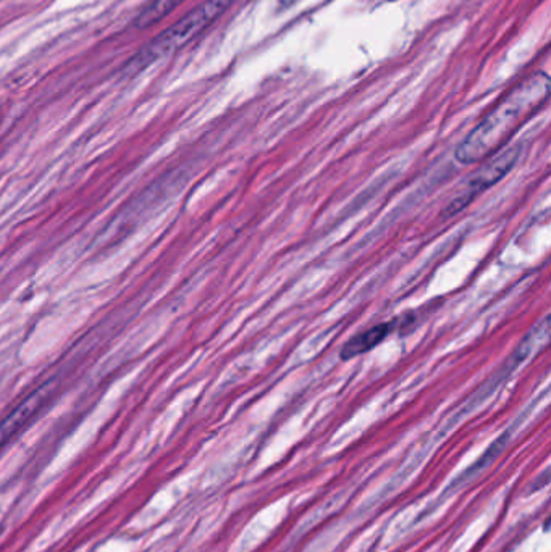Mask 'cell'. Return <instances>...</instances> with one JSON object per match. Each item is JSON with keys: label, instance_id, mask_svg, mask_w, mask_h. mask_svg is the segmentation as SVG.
Wrapping results in <instances>:
<instances>
[{"label": "cell", "instance_id": "obj_1", "mask_svg": "<svg viewBox=\"0 0 551 552\" xmlns=\"http://www.w3.org/2000/svg\"><path fill=\"white\" fill-rule=\"evenodd\" d=\"M548 94L550 78L545 73H535L524 79L457 145L456 161L473 165L500 152L517 129L542 109Z\"/></svg>", "mask_w": 551, "mask_h": 552}, {"label": "cell", "instance_id": "obj_4", "mask_svg": "<svg viewBox=\"0 0 551 552\" xmlns=\"http://www.w3.org/2000/svg\"><path fill=\"white\" fill-rule=\"evenodd\" d=\"M47 400H49V391L45 388L37 390L0 424V452L5 449V446L13 441V438L21 433L26 426L35 420V416L41 412V408L47 404Z\"/></svg>", "mask_w": 551, "mask_h": 552}, {"label": "cell", "instance_id": "obj_6", "mask_svg": "<svg viewBox=\"0 0 551 552\" xmlns=\"http://www.w3.org/2000/svg\"><path fill=\"white\" fill-rule=\"evenodd\" d=\"M185 0H151L144 9L141 10L136 18V28L146 29L154 26L155 23L162 21L165 17H169L173 10L180 7Z\"/></svg>", "mask_w": 551, "mask_h": 552}, {"label": "cell", "instance_id": "obj_7", "mask_svg": "<svg viewBox=\"0 0 551 552\" xmlns=\"http://www.w3.org/2000/svg\"><path fill=\"white\" fill-rule=\"evenodd\" d=\"M505 442H506V436H503V438L498 440V441L493 442L490 449L487 450V452L483 454L482 459L479 460V462L475 464L474 467L469 470V474H475V472L482 470L485 465H489V464H490L491 460H495V457L500 454L501 449L505 448Z\"/></svg>", "mask_w": 551, "mask_h": 552}, {"label": "cell", "instance_id": "obj_5", "mask_svg": "<svg viewBox=\"0 0 551 552\" xmlns=\"http://www.w3.org/2000/svg\"><path fill=\"white\" fill-rule=\"evenodd\" d=\"M395 330V322L380 323L372 326L366 332L359 333L358 336H354L348 341L345 348L341 349V358L343 360H351L354 357L362 356L366 352H369L372 349L377 348L382 341L387 338L390 333Z\"/></svg>", "mask_w": 551, "mask_h": 552}, {"label": "cell", "instance_id": "obj_3", "mask_svg": "<svg viewBox=\"0 0 551 552\" xmlns=\"http://www.w3.org/2000/svg\"><path fill=\"white\" fill-rule=\"evenodd\" d=\"M521 149L509 147L505 151L491 155L489 161H485L479 170L475 171L474 177H471L465 183L463 191L457 194L453 202L447 209V215H456L474 201L475 197L482 194L485 189L497 185L501 178L508 175V171L516 165Z\"/></svg>", "mask_w": 551, "mask_h": 552}, {"label": "cell", "instance_id": "obj_2", "mask_svg": "<svg viewBox=\"0 0 551 552\" xmlns=\"http://www.w3.org/2000/svg\"><path fill=\"white\" fill-rule=\"evenodd\" d=\"M236 0H204L194 9L190 10L185 17L169 26L160 35L155 36L152 41L143 45L128 63L127 71L129 75L139 73L143 70L152 67L157 62L167 59L175 52L180 51L199 35H202L207 28L216 23L226 10L232 7Z\"/></svg>", "mask_w": 551, "mask_h": 552}]
</instances>
